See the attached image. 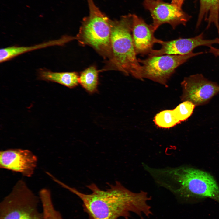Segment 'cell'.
<instances>
[{
  "label": "cell",
  "instance_id": "2",
  "mask_svg": "<svg viewBox=\"0 0 219 219\" xmlns=\"http://www.w3.org/2000/svg\"><path fill=\"white\" fill-rule=\"evenodd\" d=\"M143 167L156 185L179 199L210 198L219 203V186L210 173L186 166L156 168L144 163Z\"/></svg>",
  "mask_w": 219,
  "mask_h": 219
},
{
  "label": "cell",
  "instance_id": "17",
  "mask_svg": "<svg viewBox=\"0 0 219 219\" xmlns=\"http://www.w3.org/2000/svg\"><path fill=\"white\" fill-rule=\"evenodd\" d=\"M195 107L192 103L186 101L182 102L174 109L177 117L181 122L191 116Z\"/></svg>",
  "mask_w": 219,
  "mask_h": 219
},
{
  "label": "cell",
  "instance_id": "14",
  "mask_svg": "<svg viewBox=\"0 0 219 219\" xmlns=\"http://www.w3.org/2000/svg\"><path fill=\"white\" fill-rule=\"evenodd\" d=\"M200 7L196 24L198 28L204 19L207 22V28L211 24L216 27L219 34V0H198Z\"/></svg>",
  "mask_w": 219,
  "mask_h": 219
},
{
  "label": "cell",
  "instance_id": "9",
  "mask_svg": "<svg viewBox=\"0 0 219 219\" xmlns=\"http://www.w3.org/2000/svg\"><path fill=\"white\" fill-rule=\"evenodd\" d=\"M37 158L29 150L9 149L0 152V167L30 177L36 167Z\"/></svg>",
  "mask_w": 219,
  "mask_h": 219
},
{
  "label": "cell",
  "instance_id": "18",
  "mask_svg": "<svg viewBox=\"0 0 219 219\" xmlns=\"http://www.w3.org/2000/svg\"><path fill=\"white\" fill-rule=\"evenodd\" d=\"M209 52L214 55L215 57L219 56V49L213 47L212 46L209 47Z\"/></svg>",
  "mask_w": 219,
  "mask_h": 219
},
{
  "label": "cell",
  "instance_id": "4",
  "mask_svg": "<svg viewBox=\"0 0 219 219\" xmlns=\"http://www.w3.org/2000/svg\"><path fill=\"white\" fill-rule=\"evenodd\" d=\"M89 15L82 21L75 39L80 45H88L94 49L107 62L112 59L110 20L95 4L93 0H87Z\"/></svg>",
  "mask_w": 219,
  "mask_h": 219
},
{
  "label": "cell",
  "instance_id": "15",
  "mask_svg": "<svg viewBox=\"0 0 219 219\" xmlns=\"http://www.w3.org/2000/svg\"><path fill=\"white\" fill-rule=\"evenodd\" d=\"M99 71L94 65L89 66L81 72L79 83L88 92H94L97 89Z\"/></svg>",
  "mask_w": 219,
  "mask_h": 219
},
{
  "label": "cell",
  "instance_id": "13",
  "mask_svg": "<svg viewBox=\"0 0 219 219\" xmlns=\"http://www.w3.org/2000/svg\"><path fill=\"white\" fill-rule=\"evenodd\" d=\"M79 75L76 72H54L45 68L38 71L39 80L57 83L70 88H73L79 83Z\"/></svg>",
  "mask_w": 219,
  "mask_h": 219
},
{
  "label": "cell",
  "instance_id": "5",
  "mask_svg": "<svg viewBox=\"0 0 219 219\" xmlns=\"http://www.w3.org/2000/svg\"><path fill=\"white\" fill-rule=\"evenodd\" d=\"M39 197L24 181H18L0 204V219H44L39 209Z\"/></svg>",
  "mask_w": 219,
  "mask_h": 219
},
{
  "label": "cell",
  "instance_id": "10",
  "mask_svg": "<svg viewBox=\"0 0 219 219\" xmlns=\"http://www.w3.org/2000/svg\"><path fill=\"white\" fill-rule=\"evenodd\" d=\"M214 44H219V38L205 39L202 33L191 38H179L168 41L162 40L160 43L162 46L161 48L153 49L148 55V57H152L165 55H185L193 52V50L197 47L203 46L209 47Z\"/></svg>",
  "mask_w": 219,
  "mask_h": 219
},
{
  "label": "cell",
  "instance_id": "6",
  "mask_svg": "<svg viewBox=\"0 0 219 219\" xmlns=\"http://www.w3.org/2000/svg\"><path fill=\"white\" fill-rule=\"evenodd\" d=\"M192 52L183 55H165L138 59L141 64V78L166 86L168 81L179 66L190 58L202 54Z\"/></svg>",
  "mask_w": 219,
  "mask_h": 219
},
{
  "label": "cell",
  "instance_id": "8",
  "mask_svg": "<svg viewBox=\"0 0 219 219\" xmlns=\"http://www.w3.org/2000/svg\"><path fill=\"white\" fill-rule=\"evenodd\" d=\"M143 5L150 13L155 30L165 23L170 25L173 29L179 25L186 26L191 18L182 8L163 0H144Z\"/></svg>",
  "mask_w": 219,
  "mask_h": 219
},
{
  "label": "cell",
  "instance_id": "11",
  "mask_svg": "<svg viewBox=\"0 0 219 219\" xmlns=\"http://www.w3.org/2000/svg\"><path fill=\"white\" fill-rule=\"evenodd\" d=\"M155 31L152 24H147L141 17L132 14V37L137 55H148L153 50L155 44L162 42V40L155 37Z\"/></svg>",
  "mask_w": 219,
  "mask_h": 219
},
{
  "label": "cell",
  "instance_id": "3",
  "mask_svg": "<svg viewBox=\"0 0 219 219\" xmlns=\"http://www.w3.org/2000/svg\"><path fill=\"white\" fill-rule=\"evenodd\" d=\"M132 14L111 20V47L112 58L106 70L119 71L127 75L142 80V66L137 57L132 34Z\"/></svg>",
  "mask_w": 219,
  "mask_h": 219
},
{
  "label": "cell",
  "instance_id": "16",
  "mask_svg": "<svg viewBox=\"0 0 219 219\" xmlns=\"http://www.w3.org/2000/svg\"><path fill=\"white\" fill-rule=\"evenodd\" d=\"M154 121L158 127L165 128L174 127L181 123L177 117L174 109L160 112L155 116Z\"/></svg>",
  "mask_w": 219,
  "mask_h": 219
},
{
  "label": "cell",
  "instance_id": "19",
  "mask_svg": "<svg viewBox=\"0 0 219 219\" xmlns=\"http://www.w3.org/2000/svg\"><path fill=\"white\" fill-rule=\"evenodd\" d=\"M185 0H171V3L176 5L179 8H182V5Z\"/></svg>",
  "mask_w": 219,
  "mask_h": 219
},
{
  "label": "cell",
  "instance_id": "7",
  "mask_svg": "<svg viewBox=\"0 0 219 219\" xmlns=\"http://www.w3.org/2000/svg\"><path fill=\"white\" fill-rule=\"evenodd\" d=\"M181 85V101H190L196 106L207 104L219 92V85L208 80L201 74L185 77Z\"/></svg>",
  "mask_w": 219,
  "mask_h": 219
},
{
  "label": "cell",
  "instance_id": "12",
  "mask_svg": "<svg viewBox=\"0 0 219 219\" xmlns=\"http://www.w3.org/2000/svg\"><path fill=\"white\" fill-rule=\"evenodd\" d=\"M74 40L73 37L64 35L57 40H50L31 46H12L1 48L0 50V63L8 61L19 55L36 50L55 46H63Z\"/></svg>",
  "mask_w": 219,
  "mask_h": 219
},
{
  "label": "cell",
  "instance_id": "1",
  "mask_svg": "<svg viewBox=\"0 0 219 219\" xmlns=\"http://www.w3.org/2000/svg\"><path fill=\"white\" fill-rule=\"evenodd\" d=\"M60 185L78 196L82 202L85 211L90 219H127L133 213L141 219L148 217L152 213L148 202L151 200L147 192L141 190L133 192L119 181L110 185L103 190L94 183L87 187L91 191L89 194L82 193L76 189L61 182Z\"/></svg>",
  "mask_w": 219,
  "mask_h": 219
}]
</instances>
